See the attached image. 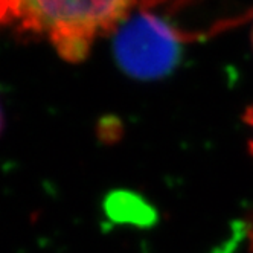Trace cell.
<instances>
[{
  "label": "cell",
  "mask_w": 253,
  "mask_h": 253,
  "mask_svg": "<svg viewBox=\"0 0 253 253\" xmlns=\"http://www.w3.org/2000/svg\"><path fill=\"white\" fill-rule=\"evenodd\" d=\"M137 0H9L11 19L28 35H44L72 64L84 61L96 39L115 32ZM11 20V22H12Z\"/></svg>",
  "instance_id": "6da1fadb"
},
{
  "label": "cell",
  "mask_w": 253,
  "mask_h": 253,
  "mask_svg": "<svg viewBox=\"0 0 253 253\" xmlns=\"http://www.w3.org/2000/svg\"><path fill=\"white\" fill-rule=\"evenodd\" d=\"M113 52L126 75L151 80L167 75L180 53L177 34L153 14H137L126 19L116 31Z\"/></svg>",
  "instance_id": "7a4b0ae2"
},
{
  "label": "cell",
  "mask_w": 253,
  "mask_h": 253,
  "mask_svg": "<svg viewBox=\"0 0 253 253\" xmlns=\"http://www.w3.org/2000/svg\"><path fill=\"white\" fill-rule=\"evenodd\" d=\"M11 6L9 0H0V25L11 22Z\"/></svg>",
  "instance_id": "3957f363"
},
{
  "label": "cell",
  "mask_w": 253,
  "mask_h": 253,
  "mask_svg": "<svg viewBox=\"0 0 253 253\" xmlns=\"http://www.w3.org/2000/svg\"><path fill=\"white\" fill-rule=\"evenodd\" d=\"M243 119H244V122L249 125V128L253 131V105H250V107L247 108V110L244 112ZM249 151H250V154L253 156V134H252V139L249 140Z\"/></svg>",
  "instance_id": "277c9868"
},
{
  "label": "cell",
  "mask_w": 253,
  "mask_h": 253,
  "mask_svg": "<svg viewBox=\"0 0 253 253\" xmlns=\"http://www.w3.org/2000/svg\"><path fill=\"white\" fill-rule=\"evenodd\" d=\"M3 126H5V118H3L2 105H0V134H2V131H3Z\"/></svg>",
  "instance_id": "5b68a950"
},
{
  "label": "cell",
  "mask_w": 253,
  "mask_h": 253,
  "mask_svg": "<svg viewBox=\"0 0 253 253\" xmlns=\"http://www.w3.org/2000/svg\"><path fill=\"white\" fill-rule=\"evenodd\" d=\"M249 238H250V249L253 250V224H252V229H250V235H249Z\"/></svg>",
  "instance_id": "8992f818"
},
{
  "label": "cell",
  "mask_w": 253,
  "mask_h": 253,
  "mask_svg": "<svg viewBox=\"0 0 253 253\" xmlns=\"http://www.w3.org/2000/svg\"><path fill=\"white\" fill-rule=\"evenodd\" d=\"M252 46H253V29H252Z\"/></svg>",
  "instance_id": "52a82bcc"
}]
</instances>
